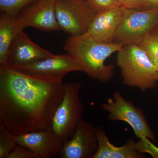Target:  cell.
Masks as SVG:
<instances>
[{"label": "cell", "instance_id": "obj_1", "mask_svg": "<svg viewBox=\"0 0 158 158\" xmlns=\"http://www.w3.org/2000/svg\"><path fill=\"white\" fill-rule=\"evenodd\" d=\"M63 79L0 66V121L16 135L49 128L64 95Z\"/></svg>", "mask_w": 158, "mask_h": 158}, {"label": "cell", "instance_id": "obj_2", "mask_svg": "<svg viewBox=\"0 0 158 158\" xmlns=\"http://www.w3.org/2000/svg\"><path fill=\"white\" fill-rule=\"evenodd\" d=\"M123 46L117 44L99 42L87 33L70 36L66 39L64 49L77 62L84 72L95 80L106 83L112 78L114 67L106 65V59Z\"/></svg>", "mask_w": 158, "mask_h": 158}, {"label": "cell", "instance_id": "obj_3", "mask_svg": "<svg viewBox=\"0 0 158 158\" xmlns=\"http://www.w3.org/2000/svg\"><path fill=\"white\" fill-rule=\"evenodd\" d=\"M117 53L116 65L124 85L142 91L156 87L158 70L144 49L138 44H127Z\"/></svg>", "mask_w": 158, "mask_h": 158}, {"label": "cell", "instance_id": "obj_4", "mask_svg": "<svg viewBox=\"0 0 158 158\" xmlns=\"http://www.w3.org/2000/svg\"><path fill=\"white\" fill-rule=\"evenodd\" d=\"M79 82L64 84V95L54 113L50 129L63 143L71 138L82 120L84 107L80 96Z\"/></svg>", "mask_w": 158, "mask_h": 158}, {"label": "cell", "instance_id": "obj_5", "mask_svg": "<svg viewBox=\"0 0 158 158\" xmlns=\"http://www.w3.org/2000/svg\"><path fill=\"white\" fill-rule=\"evenodd\" d=\"M101 108L109 113L110 120H121L131 126L139 140L150 139L156 142V136L150 127L143 112L131 102L125 99L120 92L116 91L112 97L101 105Z\"/></svg>", "mask_w": 158, "mask_h": 158}, {"label": "cell", "instance_id": "obj_6", "mask_svg": "<svg viewBox=\"0 0 158 158\" xmlns=\"http://www.w3.org/2000/svg\"><path fill=\"white\" fill-rule=\"evenodd\" d=\"M97 13L88 0H57L56 14L60 30L70 36L87 33Z\"/></svg>", "mask_w": 158, "mask_h": 158}, {"label": "cell", "instance_id": "obj_7", "mask_svg": "<svg viewBox=\"0 0 158 158\" xmlns=\"http://www.w3.org/2000/svg\"><path fill=\"white\" fill-rule=\"evenodd\" d=\"M158 24V7L133 11L117 29L113 43L139 45L148 33Z\"/></svg>", "mask_w": 158, "mask_h": 158}, {"label": "cell", "instance_id": "obj_8", "mask_svg": "<svg viewBox=\"0 0 158 158\" xmlns=\"http://www.w3.org/2000/svg\"><path fill=\"white\" fill-rule=\"evenodd\" d=\"M57 0H37L16 17L21 31L28 27L45 31H58L60 27L56 14Z\"/></svg>", "mask_w": 158, "mask_h": 158}, {"label": "cell", "instance_id": "obj_9", "mask_svg": "<svg viewBox=\"0 0 158 158\" xmlns=\"http://www.w3.org/2000/svg\"><path fill=\"white\" fill-rule=\"evenodd\" d=\"M98 148L96 128L82 119L71 138L63 143L59 156L61 158H93Z\"/></svg>", "mask_w": 158, "mask_h": 158}, {"label": "cell", "instance_id": "obj_10", "mask_svg": "<svg viewBox=\"0 0 158 158\" xmlns=\"http://www.w3.org/2000/svg\"><path fill=\"white\" fill-rule=\"evenodd\" d=\"M133 10L120 6L97 13L86 33L99 42L113 43L118 27Z\"/></svg>", "mask_w": 158, "mask_h": 158}, {"label": "cell", "instance_id": "obj_11", "mask_svg": "<svg viewBox=\"0 0 158 158\" xmlns=\"http://www.w3.org/2000/svg\"><path fill=\"white\" fill-rule=\"evenodd\" d=\"M54 55L33 42L27 34L22 31L16 35L9 48L7 65H30Z\"/></svg>", "mask_w": 158, "mask_h": 158}, {"label": "cell", "instance_id": "obj_12", "mask_svg": "<svg viewBox=\"0 0 158 158\" xmlns=\"http://www.w3.org/2000/svg\"><path fill=\"white\" fill-rule=\"evenodd\" d=\"M18 144L37 154L41 158H51L60 155L63 143L52 131L47 129L15 135Z\"/></svg>", "mask_w": 158, "mask_h": 158}, {"label": "cell", "instance_id": "obj_13", "mask_svg": "<svg viewBox=\"0 0 158 158\" xmlns=\"http://www.w3.org/2000/svg\"><path fill=\"white\" fill-rule=\"evenodd\" d=\"M12 67L27 73L62 77L73 72H84L81 65L68 53L54 55L30 65Z\"/></svg>", "mask_w": 158, "mask_h": 158}, {"label": "cell", "instance_id": "obj_14", "mask_svg": "<svg viewBox=\"0 0 158 158\" xmlns=\"http://www.w3.org/2000/svg\"><path fill=\"white\" fill-rule=\"evenodd\" d=\"M98 148L93 158H140L144 157L136 149V142L129 141L121 147H116L109 141L104 129L102 127L96 128Z\"/></svg>", "mask_w": 158, "mask_h": 158}, {"label": "cell", "instance_id": "obj_15", "mask_svg": "<svg viewBox=\"0 0 158 158\" xmlns=\"http://www.w3.org/2000/svg\"><path fill=\"white\" fill-rule=\"evenodd\" d=\"M21 31L16 17L2 13L0 17V66L7 65L8 53L13 40Z\"/></svg>", "mask_w": 158, "mask_h": 158}, {"label": "cell", "instance_id": "obj_16", "mask_svg": "<svg viewBox=\"0 0 158 158\" xmlns=\"http://www.w3.org/2000/svg\"><path fill=\"white\" fill-rule=\"evenodd\" d=\"M139 45L146 51L158 70V24L146 35Z\"/></svg>", "mask_w": 158, "mask_h": 158}, {"label": "cell", "instance_id": "obj_17", "mask_svg": "<svg viewBox=\"0 0 158 158\" xmlns=\"http://www.w3.org/2000/svg\"><path fill=\"white\" fill-rule=\"evenodd\" d=\"M15 135L0 121V158H6L17 145Z\"/></svg>", "mask_w": 158, "mask_h": 158}, {"label": "cell", "instance_id": "obj_18", "mask_svg": "<svg viewBox=\"0 0 158 158\" xmlns=\"http://www.w3.org/2000/svg\"><path fill=\"white\" fill-rule=\"evenodd\" d=\"M37 0H0V10L3 14L16 17L25 8Z\"/></svg>", "mask_w": 158, "mask_h": 158}, {"label": "cell", "instance_id": "obj_19", "mask_svg": "<svg viewBox=\"0 0 158 158\" xmlns=\"http://www.w3.org/2000/svg\"><path fill=\"white\" fill-rule=\"evenodd\" d=\"M97 14L121 6L116 0H88Z\"/></svg>", "mask_w": 158, "mask_h": 158}, {"label": "cell", "instance_id": "obj_20", "mask_svg": "<svg viewBox=\"0 0 158 158\" xmlns=\"http://www.w3.org/2000/svg\"><path fill=\"white\" fill-rule=\"evenodd\" d=\"M136 149L141 153H147L154 158H158V147L148 139L139 140L136 143Z\"/></svg>", "mask_w": 158, "mask_h": 158}, {"label": "cell", "instance_id": "obj_21", "mask_svg": "<svg viewBox=\"0 0 158 158\" xmlns=\"http://www.w3.org/2000/svg\"><path fill=\"white\" fill-rule=\"evenodd\" d=\"M6 158H41L35 153L26 148L17 144L14 149Z\"/></svg>", "mask_w": 158, "mask_h": 158}, {"label": "cell", "instance_id": "obj_22", "mask_svg": "<svg viewBox=\"0 0 158 158\" xmlns=\"http://www.w3.org/2000/svg\"><path fill=\"white\" fill-rule=\"evenodd\" d=\"M121 6L136 10H145L143 0H116Z\"/></svg>", "mask_w": 158, "mask_h": 158}, {"label": "cell", "instance_id": "obj_23", "mask_svg": "<svg viewBox=\"0 0 158 158\" xmlns=\"http://www.w3.org/2000/svg\"><path fill=\"white\" fill-rule=\"evenodd\" d=\"M145 9L158 8V0H143Z\"/></svg>", "mask_w": 158, "mask_h": 158}, {"label": "cell", "instance_id": "obj_24", "mask_svg": "<svg viewBox=\"0 0 158 158\" xmlns=\"http://www.w3.org/2000/svg\"></svg>", "mask_w": 158, "mask_h": 158}]
</instances>
